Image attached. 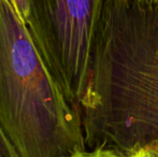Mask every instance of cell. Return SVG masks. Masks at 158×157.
Segmentation results:
<instances>
[{
	"label": "cell",
	"mask_w": 158,
	"mask_h": 157,
	"mask_svg": "<svg viewBox=\"0 0 158 157\" xmlns=\"http://www.w3.org/2000/svg\"><path fill=\"white\" fill-rule=\"evenodd\" d=\"M80 111L87 151L158 156V0H104Z\"/></svg>",
	"instance_id": "obj_1"
},
{
	"label": "cell",
	"mask_w": 158,
	"mask_h": 157,
	"mask_svg": "<svg viewBox=\"0 0 158 157\" xmlns=\"http://www.w3.org/2000/svg\"><path fill=\"white\" fill-rule=\"evenodd\" d=\"M0 127L21 157L86 151L81 112L64 96L10 0H0Z\"/></svg>",
	"instance_id": "obj_2"
},
{
	"label": "cell",
	"mask_w": 158,
	"mask_h": 157,
	"mask_svg": "<svg viewBox=\"0 0 158 157\" xmlns=\"http://www.w3.org/2000/svg\"><path fill=\"white\" fill-rule=\"evenodd\" d=\"M104 0H28L26 24L52 76L80 110Z\"/></svg>",
	"instance_id": "obj_3"
},
{
	"label": "cell",
	"mask_w": 158,
	"mask_h": 157,
	"mask_svg": "<svg viewBox=\"0 0 158 157\" xmlns=\"http://www.w3.org/2000/svg\"><path fill=\"white\" fill-rule=\"evenodd\" d=\"M0 157H21L0 127Z\"/></svg>",
	"instance_id": "obj_4"
},
{
	"label": "cell",
	"mask_w": 158,
	"mask_h": 157,
	"mask_svg": "<svg viewBox=\"0 0 158 157\" xmlns=\"http://www.w3.org/2000/svg\"><path fill=\"white\" fill-rule=\"evenodd\" d=\"M12 6H14L15 11L22 19V21L27 24L28 17H29V3L28 0H10Z\"/></svg>",
	"instance_id": "obj_5"
},
{
	"label": "cell",
	"mask_w": 158,
	"mask_h": 157,
	"mask_svg": "<svg viewBox=\"0 0 158 157\" xmlns=\"http://www.w3.org/2000/svg\"><path fill=\"white\" fill-rule=\"evenodd\" d=\"M71 157H106L103 153L101 152H95V151H84V152H80L77 153L74 155H72Z\"/></svg>",
	"instance_id": "obj_6"
},
{
	"label": "cell",
	"mask_w": 158,
	"mask_h": 157,
	"mask_svg": "<svg viewBox=\"0 0 158 157\" xmlns=\"http://www.w3.org/2000/svg\"><path fill=\"white\" fill-rule=\"evenodd\" d=\"M106 157H158L155 154L151 153V152H140V153L135 154V155H131V156H116V155H112V154L109 153H103Z\"/></svg>",
	"instance_id": "obj_7"
}]
</instances>
